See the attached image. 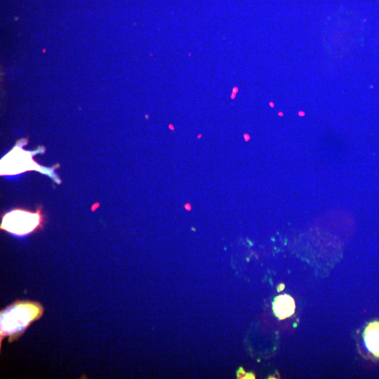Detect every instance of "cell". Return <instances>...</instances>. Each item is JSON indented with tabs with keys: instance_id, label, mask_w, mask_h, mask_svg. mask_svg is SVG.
I'll list each match as a JSON object with an SVG mask.
<instances>
[{
	"instance_id": "cell-1",
	"label": "cell",
	"mask_w": 379,
	"mask_h": 379,
	"mask_svg": "<svg viewBox=\"0 0 379 379\" xmlns=\"http://www.w3.org/2000/svg\"><path fill=\"white\" fill-rule=\"evenodd\" d=\"M44 307L38 302L18 300L0 312V348L7 338L9 343L19 339L31 324L44 314Z\"/></svg>"
},
{
	"instance_id": "cell-2",
	"label": "cell",
	"mask_w": 379,
	"mask_h": 379,
	"mask_svg": "<svg viewBox=\"0 0 379 379\" xmlns=\"http://www.w3.org/2000/svg\"><path fill=\"white\" fill-rule=\"evenodd\" d=\"M43 225L44 217L40 210L31 212L18 208L4 215L1 230L16 236H25L43 227Z\"/></svg>"
},
{
	"instance_id": "cell-3",
	"label": "cell",
	"mask_w": 379,
	"mask_h": 379,
	"mask_svg": "<svg viewBox=\"0 0 379 379\" xmlns=\"http://www.w3.org/2000/svg\"><path fill=\"white\" fill-rule=\"evenodd\" d=\"M295 308L293 298L287 294L276 297L273 302L274 313L279 319L291 317L294 313Z\"/></svg>"
},
{
	"instance_id": "cell-4",
	"label": "cell",
	"mask_w": 379,
	"mask_h": 379,
	"mask_svg": "<svg viewBox=\"0 0 379 379\" xmlns=\"http://www.w3.org/2000/svg\"><path fill=\"white\" fill-rule=\"evenodd\" d=\"M364 339L368 350L379 357V321L370 323L364 330Z\"/></svg>"
}]
</instances>
